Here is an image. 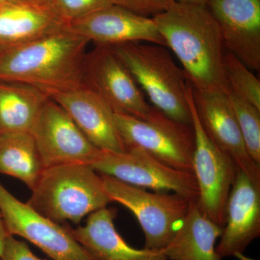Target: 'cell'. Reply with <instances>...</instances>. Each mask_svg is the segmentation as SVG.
I'll use <instances>...</instances> for the list:
<instances>
[{
  "mask_svg": "<svg viewBox=\"0 0 260 260\" xmlns=\"http://www.w3.org/2000/svg\"><path fill=\"white\" fill-rule=\"evenodd\" d=\"M115 216L107 207L90 214L83 226L68 228L94 260H168L161 250L132 247L116 231Z\"/></svg>",
  "mask_w": 260,
  "mask_h": 260,
  "instance_id": "e0dca14e",
  "label": "cell"
},
{
  "mask_svg": "<svg viewBox=\"0 0 260 260\" xmlns=\"http://www.w3.org/2000/svg\"><path fill=\"white\" fill-rule=\"evenodd\" d=\"M9 0H0V5L5 4V3H8Z\"/></svg>",
  "mask_w": 260,
  "mask_h": 260,
  "instance_id": "f546056e",
  "label": "cell"
},
{
  "mask_svg": "<svg viewBox=\"0 0 260 260\" xmlns=\"http://www.w3.org/2000/svg\"><path fill=\"white\" fill-rule=\"evenodd\" d=\"M63 26L49 6L8 2L0 5V51L46 37Z\"/></svg>",
  "mask_w": 260,
  "mask_h": 260,
  "instance_id": "ac0fdd59",
  "label": "cell"
},
{
  "mask_svg": "<svg viewBox=\"0 0 260 260\" xmlns=\"http://www.w3.org/2000/svg\"><path fill=\"white\" fill-rule=\"evenodd\" d=\"M153 19L166 45L182 65L191 88L230 93L224 71L223 39L206 6L174 1Z\"/></svg>",
  "mask_w": 260,
  "mask_h": 260,
  "instance_id": "6da1fadb",
  "label": "cell"
},
{
  "mask_svg": "<svg viewBox=\"0 0 260 260\" xmlns=\"http://www.w3.org/2000/svg\"><path fill=\"white\" fill-rule=\"evenodd\" d=\"M248 153L260 167V109L228 94Z\"/></svg>",
  "mask_w": 260,
  "mask_h": 260,
  "instance_id": "603a6c76",
  "label": "cell"
},
{
  "mask_svg": "<svg viewBox=\"0 0 260 260\" xmlns=\"http://www.w3.org/2000/svg\"><path fill=\"white\" fill-rule=\"evenodd\" d=\"M101 176L111 202L125 207L138 220L144 232L145 248L162 251L185 218L191 200L175 193L149 191Z\"/></svg>",
  "mask_w": 260,
  "mask_h": 260,
  "instance_id": "5b68a950",
  "label": "cell"
},
{
  "mask_svg": "<svg viewBox=\"0 0 260 260\" xmlns=\"http://www.w3.org/2000/svg\"><path fill=\"white\" fill-rule=\"evenodd\" d=\"M193 101L202 126L210 140L260 184V167L248 153L227 94L192 88Z\"/></svg>",
  "mask_w": 260,
  "mask_h": 260,
  "instance_id": "4fadbf2b",
  "label": "cell"
},
{
  "mask_svg": "<svg viewBox=\"0 0 260 260\" xmlns=\"http://www.w3.org/2000/svg\"><path fill=\"white\" fill-rule=\"evenodd\" d=\"M29 133L44 169L61 164L90 165L100 151L66 111L50 97L38 114Z\"/></svg>",
  "mask_w": 260,
  "mask_h": 260,
  "instance_id": "30bf717a",
  "label": "cell"
},
{
  "mask_svg": "<svg viewBox=\"0 0 260 260\" xmlns=\"http://www.w3.org/2000/svg\"><path fill=\"white\" fill-rule=\"evenodd\" d=\"M0 214L10 235L37 246L53 260H94L69 228L56 223L13 196L0 183Z\"/></svg>",
  "mask_w": 260,
  "mask_h": 260,
  "instance_id": "9c48e42d",
  "label": "cell"
},
{
  "mask_svg": "<svg viewBox=\"0 0 260 260\" xmlns=\"http://www.w3.org/2000/svg\"><path fill=\"white\" fill-rule=\"evenodd\" d=\"M223 228L200 212L197 200L189 204L185 218L170 242L162 249L168 259L220 260L216 251L217 239Z\"/></svg>",
  "mask_w": 260,
  "mask_h": 260,
  "instance_id": "d6986e66",
  "label": "cell"
},
{
  "mask_svg": "<svg viewBox=\"0 0 260 260\" xmlns=\"http://www.w3.org/2000/svg\"><path fill=\"white\" fill-rule=\"evenodd\" d=\"M260 236V184L239 169L228 200L225 225L216 251L221 257L249 260L244 251Z\"/></svg>",
  "mask_w": 260,
  "mask_h": 260,
  "instance_id": "9a60e30c",
  "label": "cell"
},
{
  "mask_svg": "<svg viewBox=\"0 0 260 260\" xmlns=\"http://www.w3.org/2000/svg\"><path fill=\"white\" fill-rule=\"evenodd\" d=\"M224 47L251 70H260V0H209Z\"/></svg>",
  "mask_w": 260,
  "mask_h": 260,
  "instance_id": "5bb4252c",
  "label": "cell"
},
{
  "mask_svg": "<svg viewBox=\"0 0 260 260\" xmlns=\"http://www.w3.org/2000/svg\"><path fill=\"white\" fill-rule=\"evenodd\" d=\"M0 260H45L38 257L29 246L22 241L10 235L7 239Z\"/></svg>",
  "mask_w": 260,
  "mask_h": 260,
  "instance_id": "484cf974",
  "label": "cell"
},
{
  "mask_svg": "<svg viewBox=\"0 0 260 260\" xmlns=\"http://www.w3.org/2000/svg\"><path fill=\"white\" fill-rule=\"evenodd\" d=\"M44 169L30 133L0 135V174L16 178L32 190Z\"/></svg>",
  "mask_w": 260,
  "mask_h": 260,
  "instance_id": "44dd1931",
  "label": "cell"
},
{
  "mask_svg": "<svg viewBox=\"0 0 260 260\" xmlns=\"http://www.w3.org/2000/svg\"><path fill=\"white\" fill-rule=\"evenodd\" d=\"M88 39L61 28L0 51V81L31 85L51 95L88 86L85 59Z\"/></svg>",
  "mask_w": 260,
  "mask_h": 260,
  "instance_id": "7a4b0ae2",
  "label": "cell"
},
{
  "mask_svg": "<svg viewBox=\"0 0 260 260\" xmlns=\"http://www.w3.org/2000/svg\"><path fill=\"white\" fill-rule=\"evenodd\" d=\"M49 99L31 85L0 81V135L29 133Z\"/></svg>",
  "mask_w": 260,
  "mask_h": 260,
  "instance_id": "ffe728a7",
  "label": "cell"
},
{
  "mask_svg": "<svg viewBox=\"0 0 260 260\" xmlns=\"http://www.w3.org/2000/svg\"><path fill=\"white\" fill-rule=\"evenodd\" d=\"M9 236L10 234H8V231H7L4 221H3V219L2 218L1 214H0V256H1L3 249H4L7 239Z\"/></svg>",
  "mask_w": 260,
  "mask_h": 260,
  "instance_id": "4316f807",
  "label": "cell"
},
{
  "mask_svg": "<svg viewBox=\"0 0 260 260\" xmlns=\"http://www.w3.org/2000/svg\"><path fill=\"white\" fill-rule=\"evenodd\" d=\"M224 71L230 93L260 109V81L234 54L225 53Z\"/></svg>",
  "mask_w": 260,
  "mask_h": 260,
  "instance_id": "7402d4cb",
  "label": "cell"
},
{
  "mask_svg": "<svg viewBox=\"0 0 260 260\" xmlns=\"http://www.w3.org/2000/svg\"><path fill=\"white\" fill-rule=\"evenodd\" d=\"M187 101L194 134L192 173L198 189L197 204L203 215L223 228L228 200L239 168L205 133L197 113L189 83Z\"/></svg>",
  "mask_w": 260,
  "mask_h": 260,
  "instance_id": "8992f818",
  "label": "cell"
},
{
  "mask_svg": "<svg viewBox=\"0 0 260 260\" xmlns=\"http://www.w3.org/2000/svg\"><path fill=\"white\" fill-rule=\"evenodd\" d=\"M113 5L122 7L141 15L148 17L162 13L174 0H112Z\"/></svg>",
  "mask_w": 260,
  "mask_h": 260,
  "instance_id": "d4e9b609",
  "label": "cell"
},
{
  "mask_svg": "<svg viewBox=\"0 0 260 260\" xmlns=\"http://www.w3.org/2000/svg\"><path fill=\"white\" fill-rule=\"evenodd\" d=\"M111 47L154 108L174 120L191 124L189 82L165 47L130 42Z\"/></svg>",
  "mask_w": 260,
  "mask_h": 260,
  "instance_id": "277c9868",
  "label": "cell"
},
{
  "mask_svg": "<svg viewBox=\"0 0 260 260\" xmlns=\"http://www.w3.org/2000/svg\"><path fill=\"white\" fill-rule=\"evenodd\" d=\"M112 5V0H50L49 7L65 25Z\"/></svg>",
  "mask_w": 260,
  "mask_h": 260,
  "instance_id": "cb8c5ba5",
  "label": "cell"
},
{
  "mask_svg": "<svg viewBox=\"0 0 260 260\" xmlns=\"http://www.w3.org/2000/svg\"><path fill=\"white\" fill-rule=\"evenodd\" d=\"M87 85L114 113L146 119L153 107L111 46L96 45L85 59Z\"/></svg>",
  "mask_w": 260,
  "mask_h": 260,
  "instance_id": "8fae6325",
  "label": "cell"
},
{
  "mask_svg": "<svg viewBox=\"0 0 260 260\" xmlns=\"http://www.w3.org/2000/svg\"><path fill=\"white\" fill-rule=\"evenodd\" d=\"M90 167L99 174L154 191L181 195L197 200L198 189L194 174L174 169L137 147H128L124 152L101 150Z\"/></svg>",
  "mask_w": 260,
  "mask_h": 260,
  "instance_id": "ba28073f",
  "label": "cell"
},
{
  "mask_svg": "<svg viewBox=\"0 0 260 260\" xmlns=\"http://www.w3.org/2000/svg\"><path fill=\"white\" fill-rule=\"evenodd\" d=\"M27 204L59 224H78L85 217L112 203L102 176L85 164L46 168Z\"/></svg>",
  "mask_w": 260,
  "mask_h": 260,
  "instance_id": "3957f363",
  "label": "cell"
},
{
  "mask_svg": "<svg viewBox=\"0 0 260 260\" xmlns=\"http://www.w3.org/2000/svg\"><path fill=\"white\" fill-rule=\"evenodd\" d=\"M9 2L37 6H49L50 0H9Z\"/></svg>",
  "mask_w": 260,
  "mask_h": 260,
  "instance_id": "83f0119b",
  "label": "cell"
},
{
  "mask_svg": "<svg viewBox=\"0 0 260 260\" xmlns=\"http://www.w3.org/2000/svg\"><path fill=\"white\" fill-rule=\"evenodd\" d=\"M114 121L125 148L137 147L179 170L192 173L194 134L184 124L153 107L146 119L114 113Z\"/></svg>",
  "mask_w": 260,
  "mask_h": 260,
  "instance_id": "52a82bcc",
  "label": "cell"
},
{
  "mask_svg": "<svg viewBox=\"0 0 260 260\" xmlns=\"http://www.w3.org/2000/svg\"><path fill=\"white\" fill-rule=\"evenodd\" d=\"M179 3H187V4L201 5L206 6L207 3L209 0H174Z\"/></svg>",
  "mask_w": 260,
  "mask_h": 260,
  "instance_id": "f1b7e54d",
  "label": "cell"
},
{
  "mask_svg": "<svg viewBox=\"0 0 260 260\" xmlns=\"http://www.w3.org/2000/svg\"><path fill=\"white\" fill-rule=\"evenodd\" d=\"M49 97L66 111L90 143L99 150L125 151V145L114 121V112L90 87L58 92Z\"/></svg>",
  "mask_w": 260,
  "mask_h": 260,
  "instance_id": "2e32d148",
  "label": "cell"
},
{
  "mask_svg": "<svg viewBox=\"0 0 260 260\" xmlns=\"http://www.w3.org/2000/svg\"><path fill=\"white\" fill-rule=\"evenodd\" d=\"M63 28L96 45L145 42L167 47L153 18L115 5L65 24Z\"/></svg>",
  "mask_w": 260,
  "mask_h": 260,
  "instance_id": "7c38bea8",
  "label": "cell"
}]
</instances>
